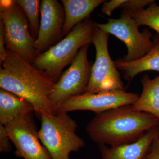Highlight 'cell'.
Returning a JSON list of instances; mask_svg holds the SVG:
<instances>
[{"label":"cell","mask_w":159,"mask_h":159,"mask_svg":"<svg viewBox=\"0 0 159 159\" xmlns=\"http://www.w3.org/2000/svg\"><path fill=\"white\" fill-rule=\"evenodd\" d=\"M126 0H111L106 1L102 4V12L103 14L111 16L114 10L120 8Z\"/></svg>","instance_id":"21"},{"label":"cell","mask_w":159,"mask_h":159,"mask_svg":"<svg viewBox=\"0 0 159 159\" xmlns=\"http://www.w3.org/2000/svg\"><path fill=\"white\" fill-rule=\"evenodd\" d=\"M104 0H62L65 14L61 37L66 36L75 26L88 19L91 13Z\"/></svg>","instance_id":"13"},{"label":"cell","mask_w":159,"mask_h":159,"mask_svg":"<svg viewBox=\"0 0 159 159\" xmlns=\"http://www.w3.org/2000/svg\"><path fill=\"white\" fill-rule=\"evenodd\" d=\"M39 32L34 48L37 55L50 48L61 37L65 20L63 6L56 0H42Z\"/></svg>","instance_id":"11"},{"label":"cell","mask_w":159,"mask_h":159,"mask_svg":"<svg viewBox=\"0 0 159 159\" xmlns=\"http://www.w3.org/2000/svg\"><path fill=\"white\" fill-rule=\"evenodd\" d=\"M39 119L41 125L39 138L52 159H70L71 152L85 146L84 140L76 133L77 122L68 113L60 110L56 115L43 113Z\"/></svg>","instance_id":"4"},{"label":"cell","mask_w":159,"mask_h":159,"mask_svg":"<svg viewBox=\"0 0 159 159\" xmlns=\"http://www.w3.org/2000/svg\"><path fill=\"white\" fill-rule=\"evenodd\" d=\"M143 159H159V136L154 139L150 149Z\"/></svg>","instance_id":"22"},{"label":"cell","mask_w":159,"mask_h":159,"mask_svg":"<svg viewBox=\"0 0 159 159\" xmlns=\"http://www.w3.org/2000/svg\"><path fill=\"white\" fill-rule=\"evenodd\" d=\"M139 96L125 90H116L97 93H85L70 98L58 110L66 112L76 111H91L99 114L112 109L132 105Z\"/></svg>","instance_id":"10"},{"label":"cell","mask_w":159,"mask_h":159,"mask_svg":"<svg viewBox=\"0 0 159 159\" xmlns=\"http://www.w3.org/2000/svg\"><path fill=\"white\" fill-rule=\"evenodd\" d=\"M139 27L146 26L155 30L159 37V6L155 2L147 8L135 12H128Z\"/></svg>","instance_id":"18"},{"label":"cell","mask_w":159,"mask_h":159,"mask_svg":"<svg viewBox=\"0 0 159 159\" xmlns=\"http://www.w3.org/2000/svg\"><path fill=\"white\" fill-rule=\"evenodd\" d=\"M89 45L80 50L70 66L55 83L51 99L58 109L68 99L86 93L93 66L88 57Z\"/></svg>","instance_id":"8"},{"label":"cell","mask_w":159,"mask_h":159,"mask_svg":"<svg viewBox=\"0 0 159 159\" xmlns=\"http://www.w3.org/2000/svg\"><path fill=\"white\" fill-rule=\"evenodd\" d=\"M95 24L88 19L75 26L63 39L38 54L33 66L57 82L63 69L73 62L80 50L92 43Z\"/></svg>","instance_id":"3"},{"label":"cell","mask_w":159,"mask_h":159,"mask_svg":"<svg viewBox=\"0 0 159 159\" xmlns=\"http://www.w3.org/2000/svg\"><path fill=\"white\" fill-rule=\"evenodd\" d=\"M141 81L142 94L132 107L134 111L150 114L159 119V75L151 79L145 74Z\"/></svg>","instance_id":"16"},{"label":"cell","mask_w":159,"mask_h":159,"mask_svg":"<svg viewBox=\"0 0 159 159\" xmlns=\"http://www.w3.org/2000/svg\"><path fill=\"white\" fill-rule=\"evenodd\" d=\"M154 2V0H126L120 9L128 12H135L145 9Z\"/></svg>","instance_id":"19"},{"label":"cell","mask_w":159,"mask_h":159,"mask_svg":"<svg viewBox=\"0 0 159 159\" xmlns=\"http://www.w3.org/2000/svg\"><path fill=\"white\" fill-rule=\"evenodd\" d=\"M22 9L29 22V31L31 36L36 39L39 32V0H15Z\"/></svg>","instance_id":"17"},{"label":"cell","mask_w":159,"mask_h":159,"mask_svg":"<svg viewBox=\"0 0 159 159\" xmlns=\"http://www.w3.org/2000/svg\"><path fill=\"white\" fill-rule=\"evenodd\" d=\"M155 45L153 48L140 59L125 62L122 58L115 61L117 68L124 72V79L130 80L140 73L147 71H159V37L154 39Z\"/></svg>","instance_id":"15"},{"label":"cell","mask_w":159,"mask_h":159,"mask_svg":"<svg viewBox=\"0 0 159 159\" xmlns=\"http://www.w3.org/2000/svg\"><path fill=\"white\" fill-rule=\"evenodd\" d=\"M15 154L24 159H52L47 148L41 145L33 112L22 116L5 125Z\"/></svg>","instance_id":"9"},{"label":"cell","mask_w":159,"mask_h":159,"mask_svg":"<svg viewBox=\"0 0 159 159\" xmlns=\"http://www.w3.org/2000/svg\"><path fill=\"white\" fill-rule=\"evenodd\" d=\"M34 112L31 103L15 94L0 89V124L8 125L15 120Z\"/></svg>","instance_id":"14"},{"label":"cell","mask_w":159,"mask_h":159,"mask_svg":"<svg viewBox=\"0 0 159 159\" xmlns=\"http://www.w3.org/2000/svg\"><path fill=\"white\" fill-rule=\"evenodd\" d=\"M158 136L159 123L133 143L110 147L100 144L99 147L102 159H143L154 139Z\"/></svg>","instance_id":"12"},{"label":"cell","mask_w":159,"mask_h":159,"mask_svg":"<svg viewBox=\"0 0 159 159\" xmlns=\"http://www.w3.org/2000/svg\"><path fill=\"white\" fill-rule=\"evenodd\" d=\"M109 34L95 26L92 43L96 49V59L92 66L86 93L125 90L116 62L111 58L109 52Z\"/></svg>","instance_id":"7"},{"label":"cell","mask_w":159,"mask_h":159,"mask_svg":"<svg viewBox=\"0 0 159 159\" xmlns=\"http://www.w3.org/2000/svg\"><path fill=\"white\" fill-rule=\"evenodd\" d=\"M0 22L4 27L6 50L33 65L37 56L34 48L36 39L31 36L28 19L15 0L0 1Z\"/></svg>","instance_id":"5"},{"label":"cell","mask_w":159,"mask_h":159,"mask_svg":"<svg viewBox=\"0 0 159 159\" xmlns=\"http://www.w3.org/2000/svg\"><path fill=\"white\" fill-rule=\"evenodd\" d=\"M55 83L44 71L6 50V57L1 63L0 88L31 103L39 119L43 113L56 115L58 112L51 99Z\"/></svg>","instance_id":"1"},{"label":"cell","mask_w":159,"mask_h":159,"mask_svg":"<svg viewBox=\"0 0 159 159\" xmlns=\"http://www.w3.org/2000/svg\"><path fill=\"white\" fill-rule=\"evenodd\" d=\"M10 139L5 125L0 124V151L8 153L11 150Z\"/></svg>","instance_id":"20"},{"label":"cell","mask_w":159,"mask_h":159,"mask_svg":"<svg viewBox=\"0 0 159 159\" xmlns=\"http://www.w3.org/2000/svg\"><path fill=\"white\" fill-rule=\"evenodd\" d=\"M6 55V49L5 43V32L4 27L0 22V63L2 62Z\"/></svg>","instance_id":"23"},{"label":"cell","mask_w":159,"mask_h":159,"mask_svg":"<svg viewBox=\"0 0 159 159\" xmlns=\"http://www.w3.org/2000/svg\"><path fill=\"white\" fill-rule=\"evenodd\" d=\"M95 26L107 34H111L124 43L127 48V54L122 58L125 62H131L146 55L155 45L152 35L147 29L142 32L135 20L127 11H122L119 18L109 19L107 22H95Z\"/></svg>","instance_id":"6"},{"label":"cell","mask_w":159,"mask_h":159,"mask_svg":"<svg viewBox=\"0 0 159 159\" xmlns=\"http://www.w3.org/2000/svg\"><path fill=\"white\" fill-rule=\"evenodd\" d=\"M159 123L155 116L134 111L132 105L125 106L97 114L86 131L99 145L117 146L135 142Z\"/></svg>","instance_id":"2"}]
</instances>
